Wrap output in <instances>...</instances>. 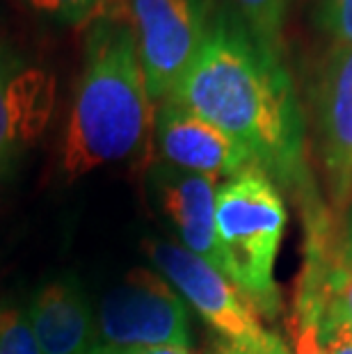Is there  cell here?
<instances>
[{"mask_svg": "<svg viewBox=\"0 0 352 354\" xmlns=\"http://www.w3.org/2000/svg\"><path fill=\"white\" fill-rule=\"evenodd\" d=\"M288 210L281 187L261 167L222 180L215 197V233L224 274L252 299L263 320L281 315L275 279Z\"/></svg>", "mask_w": 352, "mask_h": 354, "instance_id": "cell-3", "label": "cell"}, {"mask_svg": "<svg viewBox=\"0 0 352 354\" xmlns=\"http://www.w3.org/2000/svg\"><path fill=\"white\" fill-rule=\"evenodd\" d=\"M190 308L174 286L136 268L103 295L96 345L108 348H190Z\"/></svg>", "mask_w": 352, "mask_h": 354, "instance_id": "cell-5", "label": "cell"}, {"mask_svg": "<svg viewBox=\"0 0 352 354\" xmlns=\"http://www.w3.org/2000/svg\"><path fill=\"white\" fill-rule=\"evenodd\" d=\"M28 318L41 354H89L96 348V318L76 279L44 286Z\"/></svg>", "mask_w": 352, "mask_h": 354, "instance_id": "cell-11", "label": "cell"}, {"mask_svg": "<svg viewBox=\"0 0 352 354\" xmlns=\"http://www.w3.org/2000/svg\"><path fill=\"white\" fill-rule=\"evenodd\" d=\"M154 133L160 156L176 169L231 178L250 167H259L257 158L241 142L169 99H165L156 112Z\"/></svg>", "mask_w": 352, "mask_h": 354, "instance_id": "cell-8", "label": "cell"}, {"mask_svg": "<svg viewBox=\"0 0 352 354\" xmlns=\"http://www.w3.org/2000/svg\"><path fill=\"white\" fill-rule=\"evenodd\" d=\"M89 354H192L190 348H108L96 345Z\"/></svg>", "mask_w": 352, "mask_h": 354, "instance_id": "cell-18", "label": "cell"}, {"mask_svg": "<svg viewBox=\"0 0 352 354\" xmlns=\"http://www.w3.org/2000/svg\"><path fill=\"white\" fill-rule=\"evenodd\" d=\"M122 3L124 0H28L35 12L76 26H89Z\"/></svg>", "mask_w": 352, "mask_h": 354, "instance_id": "cell-14", "label": "cell"}, {"mask_svg": "<svg viewBox=\"0 0 352 354\" xmlns=\"http://www.w3.org/2000/svg\"><path fill=\"white\" fill-rule=\"evenodd\" d=\"M55 78L0 50V176L14 169L41 133L55 108Z\"/></svg>", "mask_w": 352, "mask_h": 354, "instance_id": "cell-9", "label": "cell"}, {"mask_svg": "<svg viewBox=\"0 0 352 354\" xmlns=\"http://www.w3.org/2000/svg\"><path fill=\"white\" fill-rule=\"evenodd\" d=\"M318 21L332 46H352V0H323Z\"/></svg>", "mask_w": 352, "mask_h": 354, "instance_id": "cell-17", "label": "cell"}, {"mask_svg": "<svg viewBox=\"0 0 352 354\" xmlns=\"http://www.w3.org/2000/svg\"><path fill=\"white\" fill-rule=\"evenodd\" d=\"M0 354H41L24 308H0Z\"/></svg>", "mask_w": 352, "mask_h": 354, "instance_id": "cell-15", "label": "cell"}, {"mask_svg": "<svg viewBox=\"0 0 352 354\" xmlns=\"http://www.w3.org/2000/svg\"><path fill=\"white\" fill-rule=\"evenodd\" d=\"M151 187L185 250L224 272L215 233V197L220 178L160 165L151 171Z\"/></svg>", "mask_w": 352, "mask_h": 354, "instance_id": "cell-10", "label": "cell"}, {"mask_svg": "<svg viewBox=\"0 0 352 354\" xmlns=\"http://www.w3.org/2000/svg\"><path fill=\"white\" fill-rule=\"evenodd\" d=\"M151 101H165L204 41L194 0H126Z\"/></svg>", "mask_w": 352, "mask_h": 354, "instance_id": "cell-6", "label": "cell"}, {"mask_svg": "<svg viewBox=\"0 0 352 354\" xmlns=\"http://www.w3.org/2000/svg\"><path fill=\"white\" fill-rule=\"evenodd\" d=\"M320 343L325 354H352V327L339 302L329 295L327 286L323 313H320Z\"/></svg>", "mask_w": 352, "mask_h": 354, "instance_id": "cell-16", "label": "cell"}, {"mask_svg": "<svg viewBox=\"0 0 352 354\" xmlns=\"http://www.w3.org/2000/svg\"><path fill=\"white\" fill-rule=\"evenodd\" d=\"M217 354H247V352H241V350H236V348H229V345H224V348Z\"/></svg>", "mask_w": 352, "mask_h": 354, "instance_id": "cell-19", "label": "cell"}, {"mask_svg": "<svg viewBox=\"0 0 352 354\" xmlns=\"http://www.w3.org/2000/svg\"><path fill=\"white\" fill-rule=\"evenodd\" d=\"M206 119L257 158L297 203L320 199L306 165L304 119L281 55L227 17L206 26L204 41L167 96Z\"/></svg>", "mask_w": 352, "mask_h": 354, "instance_id": "cell-1", "label": "cell"}, {"mask_svg": "<svg viewBox=\"0 0 352 354\" xmlns=\"http://www.w3.org/2000/svg\"><path fill=\"white\" fill-rule=\"evenodd\" d=\"M325 286L352 327V206L336 217L329 243Z\"/></svg>", "mask_w": 352, "mask_h": 354, "instance_id": "cell-12", "label": "cell"}, {"mask_svg": "<svg viewBox=\"0 0 352 354\" xmlns=\"http://www.w3.org/2000/svg\"><path fill=\"white\" fill-rule=\"evenodd\" d=\"M147 254L185 304L213 327L229 348L247 354H290L279 334L266 325L254 302L211 263L169 240H149Z\"/></svg>", "mask_w": 352, "mask_h": 354, "instance_id": "cell-4", "label": "cell"}, {"mask_svg": "<svg viewBox=\"0 0 352 354\" xmlns=\"http://www.w3.org/2000/svg\"><path fill=\"white\" fill-rule=\"evenodd\" d=\"M318 158L329 210L352 206V46H332L318 85Z\"/></svg>", "mask_w": 352, "mask_h": 354, "instance_id": "cell-7", "label": "cell"}, {"mask_svg": "<svg viewBox=\"0 0 352 354\" xmlns=\"http://www.w3.org/2000/svg\"><path fill=\"white\" fill-rule=\"evenodd\" d=\"M154 117L136 28L122 3L89 24L85 64L64 131L66 178L136 156L147 145Z\"/></svg>", "mask_w": 352, "mask_h": 354, "instance_id": "cell-2", "label": "cell"}, {"mask_svg": "<svg viewBox=\"0 0 352 354\" xmlns=\"http://www.w3.org/2000/svg\"><path fill=\"white\" fill-rule=\"evenodd\" d=\"M234 3L243 14L247 30L266 48L281 55V30L288 0H234Z\"/></svg>", "mask_w": 352, "mask_h": 354, "instance_id": "cell-13", "label": "cell"}]
</instances>
